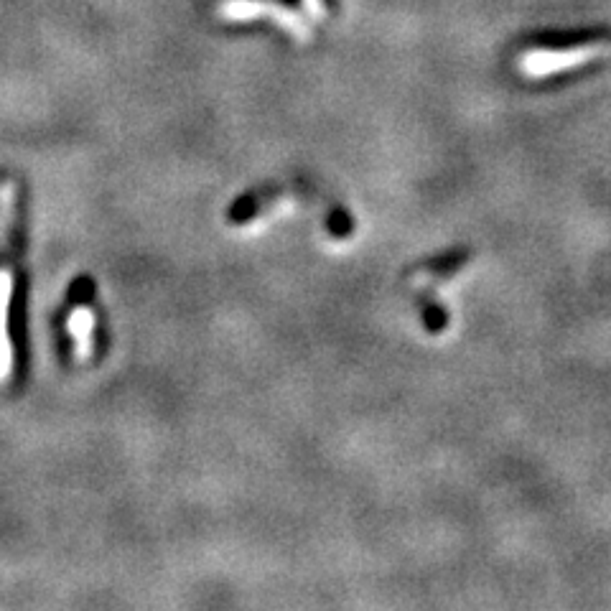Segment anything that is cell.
Wrapping results in <instances>:
<instances>
[{"instance_id":"3","label":"cell","mask_w":611,"mask_h":611,"mask_svg":"<svg viewBox=\"0 0 611 611\" xmlns=\"http://www.w3.org/2000/svg\"><path fill=\"white\" fill-rule=\"evenodd\" d=\"M273 0H222L217 6V16L227 21H255L273 13Z\"/></svg>"},{"instance_id":"4","label":"cell","mask_w":611,"mask_h":611,"mask_svg":"<svg viewBox=\"0 0 611 611\" xmlns=\"http://www.w3.org/2000/svg\"><path fill=\"white\" fill-rule=\"evenodd\" d=\"M69 334L74 337V344H77V357L87 359L92 354V331H95V316L90 314L87 309H77L72 311L67 321Z\"/></svg>"},{"instance_id":"2","label":"cell","mask_w":611,"mask_h":611,"mask_svg":"<svg viewBox=\"0 0 611 611\" xmlns=\"http://www.w3.org/2000/svg\"><path fill=\"white\" fill-rule=\"evenodd\" d=\"M11 293L13 278L8 273H0V382L11 377L13 367V349L8 339V311H11Z\"/></svg>"},{"instance_id":"1","label":"cell","mask_w":611,"mask_h":611,"mask_svg":"<svg viewBox=\"0 0 611 611\" xmlns=\"http://www.w3.org/2000/svg\"><path fill=\"white\" fill-rule=\"evenodd\" d=\"M611 54V44H586V46H573V49H533L520 54L517 67L525 77H548V74L566 72V69L583 67V64L594 62V59L606 57Z\"/></svg>"},{"instance_id":"5","label":"cell","mask_w":611,"mask_h":611,"mask_svg":"<svg viewBox=\"0 0 611 611\" xmlns=\"http://www.w3.org/2000/svg\"><path fill=\"white\" fill-rule=\"evenodd\" d=\"M303 8H306V13H309L314 21H321V18L326 16L324 0H303Z\"/></svg>"}]
</instances>
